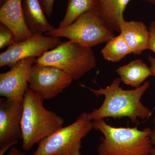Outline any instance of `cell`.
Masks as SVG:
<instances>
[{
  "instance_id": "obj_1",
  "label": "cell",
  "mask_w": 155,
  "mask_h": 155,
  "mask_svg": "<svg viewBox=\"0 0 155 155\" xmlns=\"http://www.w3.org/2000/svg\"><path fill=\"white\" fill-rule=\"evenodd\" d=\"M121 81L120 78H115L110 85L105 88L95 90L85 87L96 96L105 97L100 107L88 114L91 120L128 117L132 123H135L138 119L145 120L151 116L152 111L140 101L143 95L150 87L149 81H146L138 88L127 90L120 87Z\"/></svg>"
},
{
  "instance_id": "obj_2",
  "label": "cell",
  "mask_w": 155,
  "mask_h": 155,
  "mask_svg": "<svg viewBox=\"0 0 155 155\" xmlns=\"http://www.w3.org/2000/svg\"><path fill=\"white\" fill-rule=\"evenodd\" d=\"M44 101L27 88L23 99L22 119V147L25 151L63 127L64 118L47 110L43 105Z\"/></svg>"
},
{
  "instance_id": "obj_3",
  "label": "cell",
  "mask_w": 155,
  "mask_h": 155,
  "mask_svg": "<svg viewBox=\"0 0 155 155\" xmlns=\"http://www.w3.org/2000/svg\"><path fill=\"white\" fill-rule=\"evenodd\" d=\"M93 129L104 134L97 148L99 155H150L152 149L149 127L139 130L134 127H116L104 119L94 120Z\"/></svg>"
},
{
  "instance_id": "obj_4",
  "label": "cell",
  "mask_w": 155,
  "mask_h": 155,
  "mask_svg": "<svg viewBox=\"0 0 155 155\" xmlns=\"http://www.w3.org/2000/svg\"><path fill=\"white\" fill-rule=\"evenodd\" d=\"M35 64L57 67L76 80L94 68L97 62L91 48L69 41L37 58Z\"/></svg>"
},
{
  "instance_id": "obj_5",
  "label": "cell",
  "mask_w": 155,
  "mask_h": 155,
  "mask_svg": "<svg viewBox=\"0 0 155 155\" xmlns=\"http://www.w3.org/2000/svg\"><path fill=\"white\" fill-rule=\"evenodd\" d=\"M93 129L88 114L84 112L72 124L40 142L32 155H81L82 140Z\"/></svg>"
},
{
  "instance_id": "obj_6",
  "label": "cell",
  "mask_w": 155,
  "mask_h": 155,
  "mask_svg": "<svg viewBox=\"0 0 155 155\" xmlns=\"http://www.w3.org/2000/svg\"><path fill=\"white\" fill-rule=\"evenodd\" d=\"M45 35L65 38L90 48L107 42L115 37L105 25L96 8L81 15L71 25L58 27Z\"/></svg>"
},
{
  "instance_id": "obj_7",
  "label": "cell",
  "mask_w": 155,
  "mask_h": 155,
  "mask_svg": "<svg viewBox=\"0 0 155 155\" xmlns=\"http://www.w3.org/2000/svg\"><path fill=\"white\" fill-rule=\"evenodd\" d=\"M73 78L63 70L51 66L35 64L28 80V87L43 100H49L62 94Z\"/></svg>"
},
{
  "instance_id": "obj_8",
  "label": "cell",
  "mask_w": 155,
  "mask_h": 155,
  "mask_svg": "<svg viewBox=\"0 0 155 155\" xmlns=\"http://www.w3.org/2000/svg\"><path fill=\"white\" fill-rule=\"evenodd\" d=\"M23 101L0 99V155H5L22 140Z\"/></svg>"
},
{
  "instance_id": "obj_9",
  "label": "cell",
  "mask_w": 155,
  "mask_h": 155,
  "mask_svg": "<svg viewBox=\"0 0 155 155\" xmlns=\"http://www.w3.org/2000/svg\"><path fill=\"white\" fill-rule=\"evenodd\" d=\"M62 42L59 38L37 33L24 41L9 47L0 54V67H11L17 62L29 57L40 58L50 50L58 47Z\"/></svg>"
},
{
  "instance_id": "obj_10",
  "label": "cell",
  "mask_w": 155,
  "mask_h": 155,
  "mask_svg": "<svg viewBox=\"0 0 155 155\" xmlns=\"http://www.w3.org/2000/svg\"><path fill=\"white\" fill-rule=\"evenodd\" d=\"M37 58L29 57L17 62L8 72L0 74V95L5 98L23 101L28 87L31 68Z\"/></svg>"
},
{
  "instance_id": "obj_11",
  "label": "cell",
  "mask_w": 155,
  "mask_h": 155,
  "mask_svg": "<svg viewBox=\"0 0 155 155\" xmlns=\"http://www.w3.org/2000/svg\"><path fill=\"white\" fill-rule=\"evenodd\" d=\"M0 22L13 31L16 43L24 41L33 35L24 20L22 0H7L1 6Z\"/></svg>"
},
{
  "instance_id": "obj_12",
  "label": "cell",
  "mask_w": 155,
  "mask_h": 155,
  "mask_svg": "<svg viewBox=\"0 0 155 155\" xmlns=\"http://www.w3.org/2000/svg\"><path fill=\"white\" fill-rule=\"evenodd\" d=\"M120 33L135 55H140L145 50L149 49V31L143 22L125 20L121 25Z\"/></svg>"
},
{
  "instance_id": "obj_13",
  "label": "cell",
  "mask_w": 155,
  "mask_h": 155,
  "mask_svg": "<svg viewBox=\"0 0 155 155\" xmlns=\"http://www.w3.org/2000/svg\"><path fill=\"white\" fill-rule=\"evenodd\" d=\"M130 0H97L96 9L105 25L112 32H120L124 13Z\"/></svg>"
},
{
  "instance_id": "obj_14",
  "label": "cell",
  "mask_w": 155,
  "mask_h": 155,
  "mask_svg": "<svg viewBox=\"0 0 155 155\" xmlns=\"http://www.w3.org/2000/svg\"><path fill=\"white\" fill-rule=\"evenodd\" d=\"M22 10L25 24L32 34L55 29L48 22L40 0H22Z\"/></svg>"
},
{
  "instance_id": "obj_15",
  "label": "cell",
  "mask_w": 155,
  "mask_h": 155,
  "mask_svg": "<svg viewBox=\"0 0 155 155\" xmlns=\"http://www.w3.org/2000/svg\"><path fill=\"white\" fill-rule=\"evenodd\" d=\"M116 72L123 83L135 88L140 87L148 77L153 76L150 67L140 60L131 61L119 67Z\"/></svg>"
},
{
  "instance_id": "obj_16",
  "label": "cell",
  "mask_w": 155,
  "mask_h": 155,
  "mask_svg": "<svg viewBox=\"0 0 155 155\" xmlns=\"http://www.w3.org/2000/svg\"><path fill=\"white\" fill-rule=\"evenodd\" d=\"M101 52L105 60L114 63L119 62L132 53L130 48L120 34L107 42Z\"/></svg>"
},
{
  "instance_id": "obj_17",
  "label": "cell",
  "mask_w": 155,
  "mask_h": 155,
  "mask_svg": "<svg viewBox=\"0 0 155 155\" xmlns=\"http://www.w3.org/2000/svg\"><path fill=\"white\" fill-rule=\"evenodd\" d=\"M97 0H68L67 10L59 28L71 25L84 13L95 8Z\"/></svg>"
},
{
  "instance_id": "obj_18",
  "label": "cell",
  "mask_w": 155,
  "mask_h": 155,
  "mask_svg": "<svg viewBox=\"0 0 155 155\" xmlns=\"http://www.w3.org/2000/svg\"><path fill=\"white\" fill-rule=\"evenodd\" d=\"M16 43L15 36L13 31L7 25L0 23V49L11 46Z\"/></svg>"
},
{
  "instance_id": "obj_19",
  "label": "cell",
  "mask_w": 155,
  "mask_h": 155,
  "mask_svg": "<svg viewBox=\"0 0 155 155\" xmlns=\"http://www.w3.org/2000/svg\"><path fill=\"white\" fill-rule=\"evenodd\" d=\"M150 39L149 49L155 54V22L152 21L150 24L149 28Z\"/></svg>"
},
{
  "instance_id": "obj_20",
  "label": "cell",
  "mask_w": 155,
  "mask_h": 155,
  "mask_svg": "<svg viewBox=\"0 0 155 155\" xmlns=\"http://www.w3.org/2000/svg\"><path fill=\"white\" fill-rule=\"evenodd\" d=\"M46 15L49 18L52 13L54 3L55 0H40Z\"/></svg>"
},
{
  "instance_id": "obj_21",
  "label": "cell",
  "mask_w": 155,
  "mask_h": 155,
  "mask_svg": "<svg viewBox=\"0 0 155 155\" xmlns=\"http://www.w3.org/2000/svg\"><path fill=\"white\" fill-rule=\"evenodd\" d=\"M5 155H28L16 147H13L9 150L8 153Z\"/></svg>"
},
{
  "instance_id": "obj_22",
  "label": "cell",
  "mask_w": 155,
  "mask_h": 155,
  "mask_svg": "<svg viewBox=\"0 0 155 155\" xmlns=\"http://www.w3.org/2000/svg\"><path fill=\"white\" fill-rule=\"evenodd\" d=\"M150 137L153 145H155V128L152 130L151 133L150 135ZM150 155H155V147H153Z\"/></svg>"
},
{
  "instance_id": "obj_23",
  "label": "cell",
  "mask_w": 155,
  "mask_h": 155,
  "mask_svg": "<svg viewBox=\"0 0 155 155\" xmlns=\"http://www.w3.org/2000/svg\"><path fill=\"white\" fill-rule=\"evenodd\" d=\"M148 61L150 64V68L153 76H155V58L152 56H149L148 57Z\"/></svg>"
},
{
  "instance_id": "obj_24",
  "label": "cell",
  "mask_w": 155,
  "mask_h": 155,
  "mask_svg": "<svg viewBox=\"0 0 155 155\" xmlns=\"http://www.w3.org/2000/svg\"><path fill=\"white\" fill-rule=\"evenodd\" d=\"M7 0H0V6H2L3 4L6 2Z\"/></svg>"
},
{
  "instance_id": "obj_25",
  "label": "cell",
  "mask_w": 155,
  "mask_h": 155,
  "mask_svg": "<svg viewBox=\"0 0 155 155\" xmlns=\"http://www.w3.org/2000/svg\"><path fill=\"white\" fill-rule=\"evenodd\" d=\"M144 1H147L153 4H155V0H144Z\"/></svg>"
},
{
  "instance_id": "obj_26",
  "label": "cell",
  "mask_w": 155,
  "mask_h": 155,
  "mask_svg": "<svg viewBox=\"0 0 155 155\" xmlns=\"http://www.w3.org/2000/svg\"><path fill=\"white\" fill-rule=\"evenodd\" d=\"M153 123H154V125L155 126V116L154 117V119H153Z\"/></svg>"
}]
</instances>
